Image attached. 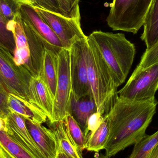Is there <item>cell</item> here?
<instances>
[{
	"label": "cell",
	"instance_id": "cell-1",
	"mask_svg": "<svg viewBox=\"0 0 158 158\" xmlns=\"http://www.w3.org/2000/svg\"><path fill=\"white\" fill-rule=\"evenodd\" d=\"M157 104L156 99L132 101L118 96L107 114L110 128L106 155L111 157L143 139Z\"/></svg>",
	"mask_w": 158,
	"mask_h": 158
},
{
	"label": "cell",
	"instance_id": "cell-2",
	"mask_svg": "<svg viewBox=\"0 0 158 158\" xmlns=\"http://www.w3.org/2000/svg\"><path fill=\"white\" fill-rule=\"evenodd\" d=\"M86 60L90 91L103 117L108 114L118 97V87L111 70L93 39L87 37Z\"/></svg>",
	"mask_w": 158,
	"mask_h": 158
},
{
	"label": "cell",
	"instance_id": "cell-3",
	"mask_svg": "<svg viewBox=\"0 0 158 158\" xmlns=\"http://www.w3.org/2000/svg\"><path fill=\"white\" fill-rule=\"evenodd\" d=\"M89 36L95 43L118 87L125 82L131 68L136 54L135 45L123 33L96 31Z\"/></svg>",
	"mask_w": 158,
	"mask_h": 158
},
{
	"label": "cell",
	"instance_id": "cell-4",
	"mask_svg": "<svg viewBox=\"0 0 158 158\" xmlns=\"http://www.w3.org/2000/svg\"><path fill=\"white\" fill-rule=\"evenodd\" d=\"M153 0H113L106 19L113 31L137 34L143 25Z\"/></svg>",
	"mask_w": 158,
	"mask_h": 158
},
{
	"label": "cell",
	"instance_id": "cell-5",
	"mask_svg": "<svg viewBox=\"0 0 158 158\" xmlns=\"http://www.w3.org/2000/svg\"><path fill=\"white\" fill-rule=\"evenodd\" d=\"M31 77L27 69L17 65L13 55L0 45V90L31 103L29 84Z\"/></svg>",
	"mask_w": 158,
	"mask_h": 158
},
{
	"label": "cell",
	"instance_id": "cell-6",
	"mask_svg": "<svg viewBox=\"0 0 158 158\" xmlns=\"http://www.w3.org/2000/svg\"><path fill=\"white\" fill-rule=\"evenodd\" d=\"M58 79L52 122L63 121L70 111L72 93L69 49L63 48L58 54ZM50 122V121H49Z\"/></svg>",
	"mask_w": 158,
	"mask_h": 158
},
{
	"label": "cell",
	"instance_id": "cell-7",
	"mask_svg": "<svg viewBox=\"0 0 158 158\" xmlns=\"http://www.w3.org/2000/svg\"><path fill=\"white\" fill-rule=\"evenodd\" d=\"M158 90V63L135 75H131L125 85L118 91V96L132 101L156 99Z\"/></svg>",
	"mask_w": 158,
	"mask_h": 158
},
{
	"label": "cell",
	"instance_id": "cell-8",
	"mask_svg": "<svg viewBox=\"0 0 158 158\" xmlns=\"http://www.w3.org/2000/svg\"><path fill=\"white\" fill-rule=\"evenodd\" d=\"M87 47L86 38L75 42L69 49L72 91L77 99L91 94L87 75Z\"/></svg>",
	"mask_w": 158,
	"mask_h": 158
},
{
	"label": "cell",
	"instance_id": "cell-9",
	"mask_svg": "<svg viewBox=\"0 0 158 158\" xmlns=\"http://www.w3.org/2000/svg\"><path fill=\"white\" fill-rule=\"evenodd\" d=\"M33 6L57 36L64 48L69 49L75 42L87 38V36L85 35L81 28V21Z\"/></svg>",
	"mask_w": 158,
	"mask_h": 158
},
{
	"label": "cell",
	"instance_id": "cell-10",
	"mask_svg": "<svg viewBox=\"0 0 158 158\" xmlns=\"http://www.w3.org/2000/svg\"><path fill=\"white\" fill-rule=\"evenodd\" d=\"M19 15L23 22L42 39L47 49L58 54L62 49L64 48L61 41L36 11L33 6L21 5Z\"/></svg>",
	"mask_w": 158,
	"mask_h": 158
},
{
	"label": "cell",
	"instance_id": "cell-11",
	"mask_svg": "<svg viewBox=\"0 0 158 158\" xmlns=\"http://www.w3.org/2000/svg\"><path fill=\"white\" fill-rule=\"evenodd\" d=\"M7 122L9 129L7 135L12 140L24 148L34 158H47L28 131L23 117L11 110L7 118Z\"/></svg>",
	"mask_w": 158,
	"mask_h": 158
},
{
	"label": "cell",
	"instance_id": "cell-12",
	"mask_svg": "<svg viewBox=\"0 0 158 158\" xmlns=\"http://www.w3.org/2000/svg\"><path fill=\"white\" fill-rule=\"evenodd\" d=\"M25 119V123L36 144L47 158H56L59 144L53 132L42 124Z\"/></svg>",
	"mask_w": 158,
	"mask_h": 158
},
{
	"label": "cell",
	"instance_id": "cell-13",
	"mask_svg": "<svg viewBox=\"0 0 158 158\" xmlns=\"http://www.w3.org/2000/svg\"><path fill=\"white\" fill-rule=\"evenodd\" d=\"M12 31L15 42V48L13 54L14 61L17 65L24 67L34 77L30 50L24 30L23 21L19 15L12 21Z\"/></svg>",
	"mask_w": 158,
	"mask_h": 158
},
{
	"label": "cell",
	"instance_id": "cell-14",
	"mask_svg": "<svg viewBox=\"0 0 158 158\" xmlns=\"http://www.w3.org/2000/svg\"><path fill=\"white\" fill-rule=\"evenodd\" d=\"M29 92L31 104L40 109L52 122L54 98L41 77H31L29 84Z\"/></svg>",
	"mask_w": 158,
	"mask_h": 158
},
{
	"label": "cell",
	"instance_id": "cell-15",
	"mask_svg": "<svg viewBox=\"0 0 158 158\" xmlns=\"http://www.w3.org/2000/svg\"><path fill=\"white\" fill-rule=\"evenodd\" d=\"M97 112V107L92 94L77 99L72 93L69 114L77 123L86 139L88 134L87 127L88 118Z\"/></svg>",
	"mask_w": 158,
	"mask_h": 158
},
{
	"label": "cell",
	"instance_id": "cell-16",
	"mask_svg": "<svg viewBox=\"0 0 158 158\" xmlns=\"http://www.w3.org/2000/svg\"><path fill=\"white\" fill-rule=\"evenodd\" d=\"M34 6L68 18L81 21L80 0H34Z\"/></svg>",
	"mask_w": 158,
	"mask_h": 158
},
{
	"label": "cell",
	"instance_id": "cell-17",
	"mask_svg": "<svg viewBox=\"0 0 158 158\" xmlns=\"http://www.w3.org/2000/svg\"><path fill=\"white\" fill-rule=\"evenodd\" d=\"M8 104L11 110L19 114L24 118L41 124L46 122L48 119L47 116L37 106L13 94H8Z\"/></svg>",
	"mask_w": 158,
	"mask_h": 158
},
{
	"label": "cell",
	"instance_id": "cell-18",
	"mask_svg": "<svg viewBox=\"0 0 158 158\" xmlns=\"http://www.w3.org/2000/svg\"><path fill=\"white\" fill-rule=\"evenodd\" d=\"M23 24L30 50L34 77H40L44 53L46 48L45 44L31 27L23 21Z\"/></svg>",
	"mask_w": 158,
	"mask_h": 158
},
{
	"label": "cell",
	"instance_id": "cell-19",
	"mask_svg": "<svg viewBox=\"0 0 158 158\" xmlns=\"http://www.w3.org/2000/svg\"><path fill=\"white\" fill-rule=\"evenodd\" d=\"M58 69V54L45 48L40 77L49 88L54 99L57 86Z\"/></svg>",
	"mask_w": 158,
	"mask_h": 158
},
{
	"label": "cell",
	"instance_id": "cell-20",
	"mask_svg": "<svg viewBox=\"0 0 158 158\" xmlns=\"http://www.w3.org/2000/svg\"><path fill=\"white\" fill-rule=\"evenodd\" d=\"M143 26L141 39L148 49L158 40V0H153Z\"/></svg>",
	"mask_w": 158,
	"mask_h": 158
},
{
	"label": "cell",
	"instance_id": "cell-21",
	"mask_svg": "<svg viewBox=\"0 0 158 158\" xmlns=\"http://www.w3.org/2000/svg\"><path fill=\"white\" fill-rule=\"evenodd\" d=\"M109 121L107 115L104 116L99 127L88 133L86 137L85 149L96 153L105 149L109 134Z\"/></svg>",
	"mask_w": 158,
	"mask_h": 158
},
{
	"label": "cell",
	"instance_id": "cell-22",
	"mask_svg": "<svg viewBox=\"0 0 158 158\" xmlns=\"http://www.w3.org/2000/svg\"><path fill=\"white\" fill-rule=\"evenodd\" d=\"M50 129L53 132L59 145L63 151L74 158H82L70 138L63 121L48 123Z\"/></svg>",
	"mask_w": 158,
	"mask_h": 158
},
{
	"label": "cell",
	"instance_id": "cell-23",
	"mask_svg": "<svg viewBox=\"0 0 158 158\" xmlns=\"http://www.w3.org/2000/svg\"><path fill=\"white\" fill-rule=\"evenodd\" d=\"M68 133L74 143L81 157L83 158L82 152L85 149L86 139L82 131L75 119L70 114L66 116L63 120Z\"/></svg>",
	"mask_w": 158,
	"mask_h": 158
},
{
	"label": "cell",
	"instance_id": "cell-24",
	"mask_svg": "<svg viewBox=\"0 0 158 158\" xmlns=\"http://www.w3.org/2000/svg\"><path fill=\"white\" fill-rule=\"evenodd\" d=\"M0 147L12 158H35L2 131H0Z\"/></svg>",
	"mask_w": 158,
	"mask_h": 158
},
{
	"label": "cell",
	"instance_id": "cell-25",
	"mask_svg": "<svg viewBox=\"0 0 158 158\" xmlns=\"http://www.w3.org/2000/svg\"><path fill=\"white\" fill-rule=\"evenodd\" d=\"M158 145V131L152 135H147L134 145L128 158H144Z\"/></svg>",
	"mask_w": 158,
	"mask_h": 158
},
{
	"label": "cell",
	"instance_id": "cell-26",
	"mask_svg": "<svg viewBox=\"0 0 158 158\" xmlns=\"http://www.w3.org/2000/svg\"><path fill=\"white\" fill-rule=\"evenodd\" d=\"M12 27V21H6L0 15V45L13 55L15 48V42Z\"/></svg>",
	"mask_w": 158,
	"mask_h": 158
},
{
	"label": "cell",
	"instance_id": "cell-27",
	"mask_svg": "<svg viewBox=\"0 0 158 158\" xmlns=\"http://www.w3.org/2000/svg\"><path fill=\"white\" fill-rule=\"evenodd\" d=\"M158 63V40L143 53L140 63L134 71L132 75L140 73L148 68Z\"/></svg>",
	"mask_w": 158,
	"mask_h": 158
},
{
	"label": "cell",
	"instance_id": "cell-28",
	"mask_svg": "<svg viewBox=\"0 0 158 158\" xmlns=\"http://www.w3.org/2000/svg\"><path fill=\"white\" fill-rule=\"evenodd\" d=\"M20 5L15 0H0V15L6 21H12L19 15Z\"/></svg>",
	"mask_w": 158,
	"mask_h": 158
},
{
	"label": "cell",
	"instance_id": "cell-29",
	"mask_svg": "<svg viewBox=\"0 0 158 158\" xmlns=\"http://www.w3.org/2000/svg\"><path fill=\"white\" fill-rule=\"evenodd\" d=\"M104 117L99 112H97L93 113L88 118L87 121V131L89 133L96 130L101 124Z\"/></svg>",
	"mask_w": 158,
	"mask_h": 158
},
{
	"label": "cell",
	"instance_id": "cell-30",
	"mask_svg": "<svg viewBox=\"0 0 158 158\" xmlns=\"http://www.w3.org/2000/svg\"><path fill=\"white\" fill-rule=\"evenodd\" d=\"M8 94L0 90V116L5 118H7L11 111L8 104Z\"/></svg>",
	"mask_w": 158,
	"mask_h": 158
},
{
	"label": "cell",
	"instance_id": "cell-31",
	"mask_svg": "<svg viewBox=\"0 0 158 158\" xmlns=\"http://www.w3.org/2000/svg\"><path fill=\"white\" fill-rule=\"evenodd\" d=\"M0 131L4 132L8 134L9 129L7 125V118H5L0 116Z\"/></svg>",
	"mask_w": 158,
	"mask_h": 158
},
{
	"label": "cell",
	"instance_id": "cell-32",
	"mask_svg": "<svg viewBox=\"0 0 158 158\" xmlns=\"http://www.w3.org/2000/svg\"><path fill=\"white\" fill-rule=\"evenodd\" d=\"M144 158H158V145Z\"/></svg>",
	"mask_w": 158,
	"mask_h": 158
},
{
	"label": "cell",
	"instance_id": "cell-33",
	"mask_svg": "<svg viewBox=\"0 0 158 158\" xmlns=\"http://www.w3.org/2000/svg\"><path fill=\"white\" fill-rule=\"evenodd\" d=\"M56 158H74L71 157V156L66 154L65 152L63 151V149L60 147L59 145V149H58V153H57V156Z\"/></svg>",
	"mask_w": 158,
	"mask_h": 158
},
{
	"label": "cell",
	"instance_id": "cell-34",
	"mask_svg": "<svg viewBox=\"0 0 158 158\" xmlns=\"http://www.w3.org/2000/svg\"><path fill=\"white\" fill-rule=\"evenodd\" d=\"M20 4H28L30 5L34 6L35 2L34 0H15Z\"/></svg>",
	"mask_w": 158,
	"mask_h": 158
},
{
	"label": "cell",
	"instance_id": "cell-35",
	"mask_svg": "<svg viewBox=\"0 0 158 158\" xmlns=\"http://www.w3.org/2000/svg\"><path fill=\"white\" fill-rule=\"evenodd\" d=\"M0 158H12L0 147Z\"/></svg>",
	"mask_w": 158,
	"mask_h": 158
},
{
	"label": "cell",
	"instance_id": "cell-36",
	"mask_svg": "<svg viewBox=\"0 0 158 158\" xmlns=\"http://www.w3.org/2000/svg\"><path fill=\"white\" fill-rule=\"evenodd\" d=\"M94 158H111V157L108 156L105 154H99L98 153H96L95 154Z\"/></svg>",
	"mask_w": 158,
	"mask_h": 158
},
{
	"label": "cell",
	"instance_id": "cell-37",
	"mask_svg": "<svg viewBox=\"0 0 158 158\" xmlns=\"http://www.w3.org/2000/svg\"><path fill=\"white\" fill-rule=\"evenodd\" d=\"M157 102H158V101H157Z\"/></svg>",
	"mask_w": 158,
	"mask_h": 158
}]
</instances>
